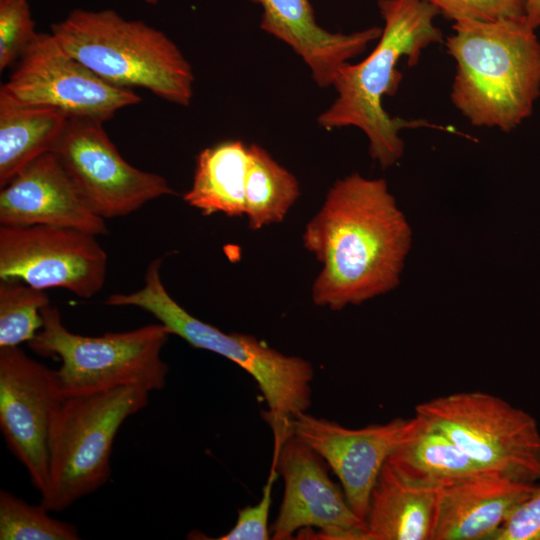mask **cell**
<instances>
[{
    "label": "cell",
    "mask_w": 540,
    "mask_h": 540,
    "mask_svg": "<svg viewBox=\"0 0 540 540\" xmlns=\"http://www.w3.org/2000/svg\"><path fill=\"white\" fill-rule=\"evenodd\" d=\"M302 240L322 265L313 302L341 310L399 284L412 234L386 181L353 173L332 185Z\"/></svg>",
    "instance_id": "obj_1"
},
{
    "label": "cell",
    "mask_w": 540,
    "mask_h": 540,
    "mask_svg": "<svg viewBox=\"0 0 540 540\" xmlns=\"http://www.w3.org/2000/svg\"><path fill=\"white\" fill-rule=\"evenodd\" d=\"M377 6L383 27L375 48L361 62L339 68L332 84L337 96L317 121L327 130L360 129L369 141L370 156L386 168L403 155L402 129L433 125L390 116L383 98L399 88V62L405 58L409 66L416 65L427 47L442 42L443 34L435 24L438 9L423 0H378Z\"/></svg>",
    "instance_id": "obj_2"
},
{
    "label": "cell",
    "mask_w": 540,
    "mask_h": 540,
    "mask_svg": "<svg viewBox=\"0 0 540 540\" xmlns=\"http://www.w3.org/2000/svg\"><path fill=\"white\" fill-rule=\"evenodd\" d=\"M446 38L455 74L450 99L473 126L510 132L540 96V41L524 17L455 21Z\"/></svg>",
    "instance_id": "obj_3"
},
{
    "label": "cell",
    "mask_w": 540,
    "mask_h": 540,
    "mask_svg": "<svg viewBox=\"0 0 540 540\" xmlns=\"http://www.w3.org/2000/svg\"><path fill=\"white\" fill-rule=\"evenodd\" d=\"M51 33L74 58L108 83L144 88L187 107L193 97L192 66L175 42L142 20L112 9H74Z\"/></svg>",
    "instance_id": "obj_4"
},
{
    "label": "cell",
    "mask_w": 540,
    "mask_h": 540,
    "mask_svg": "<svg viewBox=\"0 0 540 540\" xmlns=\"http://www.w3.org/2000/svg\"><path fill=\"white\" fill-rule=\"evenodd\" d=\"M160 267L161 259L152 260L141 289L112 294L105 304L140 308L154 316L171 335L195 348L221 355L247 371L269 407L265 417L270 425L308 410L314 371L307 360L285 355L252 335L225 333L196 318L170 296L161 280Z\"/></svg>",
    "instance_id": "obj_5"
},
{
    "label": "cell",
    "mask_w": 540,
    "mask_h": 540,
    "mask_svg": "<svg viewBox=\"0 0 540 540\" xmlns=\"http://www.w3.org/2000/svg\"><path fill=\"white\" fill-rule=\"evenodd\" d=\"M42 327L28 346L58 358V384L64 397L94 394L122 386L149 392L165 387L169 367L161 351L171 333L161 323L126 332L86 336L71 332L50 303L41 309Z\"/></svg>",
    "instance_id": "obj_6"
},
{
    "label": "cell",
    "mask_w": 540,
    "mask_h": 540,
    "mask_svg": "<svg viewBox=\"0 0 540 540\" xmlns=\"http://www.w3.org/2000/svg\"><path fill=\"white\" fill-rule=\"evenodd\" d=\"M150 392L122 386L65 397L49 436V473L41 504L61 512L101 488L111 475V453L120 427L148 404Z\"/></svg>",
    "instance_id": "obj_7"
},
{
    "label": "cell",
    "mask_w": 540,
    "mask_h": 540,
    "mask_svg": "<svg viewBox=\"0 0 540 540\" xmlns=\"http://www.w3.org/2000/svg\"><path fill=\"white\" fill-rule=\"evenodd\" d=\"M415 414L485 471L526 484L540 480V429L525 410L487 392L465 391L422 402Z\"/></svg>",
    "instance_id": "obj_8"
},
{
    "label": "cell",
    "mask_w": 540,
    "mask_h": 540,
    "mask_svg": "<svg viewBox=\"0 0 540 540\" xmlns=\"http://www.w3.org/2000/svg\"><path fill=\"white\" fill-rule=\"evenodd\" d=\"M50 152L85 205L103 219L129 215L154 199L175 194L163 176L128 163L103 122L68 118Z\"/></svg>",
    "instance_id": "obj_9"
},
{
    "label": "cell",
    "mask_w": 540,
    "mask_h": 540,
    "mask_svg": "<svg viewBox=\"0 0 540 540\" xmlns=\"http://www.w3.org/2000/svg\"><path fill=\"white\" fill-rule=\"evenodd\" d=\"M1 87L23 103L103 123L142 101L131 89L99 77L69 54L51 32L37 34Z\"/></svg>",
    "instance_id": "obj_10"
},
{
    "label": "cell",
    "mask_w": 540,
    "mask_h": 540,
    "mask_svg": "<svg viewBox=\"0 0 540 540\" xmlns=\"http://www.w3.org/2000/svg\"><path fill=\"white\" fill-rule=\"evenodd\" d=\"M272 427L276 444L273 465L285 488L271 538L293 539L295 532L314 527L320 530L313 533L316 539L365 540L366 521L332 482L324 459L292 434L286 422Z\"/></svg>",
    "instance_id": "obj_11"
},
{
    "label": "cell",
    "mask_w": 540,
    "mask_h": 540,
    "mask_svg": "<svg viewBox=\"0 0 540 540\" xmlns=\"http://www.w3.org/2000/svg\"><path fill=\"white\" fill-rule=\"evenodd\" d=\"M107 253L96 235L45 225L0 227V280L90 298L103 287Z\"/></svg>",
    "instance_id": "obj_12"
},
{
    "label": "cell",
    "mask_w": 540,
    "mask_h": 540,
    "mask_svg": "<svg viewBox=\"0 0 540 540\" xmlns=\"http://www.w3.org/2000/svg\"><path fill=\"white\" fill-rule=\"evenodd\" d=\"M64 399L56 370L19 346L0 348V429L39 493L47 485L50 430Z\"/></svg>",
    "instance_id": "obj_13"
},
{
    "label": "cell",
    "mask_w": 540,
    "mask_h": 540,
    "mask_svg": "<svg viewBox=\"0 0 540 540\" xmlns=\"http://www.w3.org/2000/svg\"><path fill=\"white\" fill-rule=\"evenodd\" d=\"M290 432L304 441L331 467L342 484L351 509L366 519L370 497L384 464L393 451L417 428L420 417L394 418L359 429L306 412L285 420Z\"/></svg>",
    "instance_id": "obj_14"
},
{
    "label": "cell",
    "mask_w": 540,
    "mask_h": 540,
    "mask_svg": "<svg viewBox=\"0 0 540 540\" xmlns=\"http://www.w3.org/2000/svg\"><path fill=\"white\" fill-rule=\"evenodd\" d=\"M0 224L64 227L96 236L108 233L105 219L85 205L51 152L36 158L1 187Z\"/></svg>",
    "instance_id": "obj_15"
},
{
    "label": "cell",
    "mask_w": 540,
    "mask_h": 540,
    "mask_svg": "<svg viewBox=\"0 0 540 540\" xmlns=\"http://www.w3.org/2000/svg\"><path fill=\"white\" fill-rule=\"evenodd\" d=\"M261 8L260 28L302 58L320 87L332 86L339 68L378 40L382 27L332 33L315 18L310 0H250Z\"/></svg>",
    "instance_id": "obj_16"
},
{
    "label": "cell",
    "mask_w": 540,
    "mask_h": 540,
    "mask_svg": "<svg viewBox=\"0 0 540 540\" xmlns=\"http://www.w3.org/2000/svg\"><path fill=\"white\" fill-rule=\"evenodd\" d=\"M536 487L485 472L439 489L432 540H493Z\"/></svg>",
    "instance_id": "obj_17"
},
{
    "label": "cell",
    "mask_w": 540,
    "mask_h": 540,
    "mask_svg": "<svg viewBox=\"0 0 540 540\" xmlns=\"http://www.w3.org/2000/svg\"><path fill=\"white\" fill-rule=\"evenodd\" d=\"M438 490L413 485L386 462L373 487L365 540H432Z\"/></svg>",
    "instance_id": "obj_18"
},
{
    "label": "cell",
    "mask_w": 540,
    "mask_h": 540,
    "mask_svg": "<svg viewBox=\"0 0 540 540\" xmlns=\"http://www.w3.org/2000/svg\"><path fill=\"white\" fill-rule=\"evenodd\" d=\"M387 463L403 480L437 490L489 472L422 417Z\"/></svg>",
    "instance_id": "obj_19"
},
{
    "label": "cell",
    "mask_w": 540,
    "mask_h": 540,
    "mask_svg": "<svg viewBox=\"0 0 540 540\" xmlns=\"http://www.w3.org/2000/svg\"><path fill=\"white\" fill-rule=\"evenodd\" d=\"M68 117L61 111L23 103L0 88V186L51 151Z\"/></svg>",
    "instance_id": "obj_20"
},
{
    "label": "cell",
    "mask_w": 540,
    "mask_h": 540,
    "mask_svg": "<svg viewBox=\"0 0 540 540\" xmlns=\"http://www.w3.org/2000/svg\"><path fill=\"white\" fill-rule=\"evenodd\" d=\"M248 146L225 140L201 150L196 158L190 189L183 200L203 215H245Z\"/></svg>",
    "instance_id": "obj_21"
},
{
    "label": "cell",
    "mask_w": 540,
    "mask_h": 540,
    "mask_svg": "<svg viewBox=\"0 0 540 540\" xmlns=\"http://www.w3.org/2000/svg\"><path fill=\"white\" fill-rule=\"evenodd\" d=\"M299 196L296 177L263 147L248 145L245 215L249 227L259 230L282 222Z\"/></svg>",
    "instance_id": "obj_22"
},
{
    "label": "cell",
    "mask_w": 540,
    "mask_h": 540,
    "mask_svg": "<svg viewBox=\"0 0 540 540\" xmlns=\"http://www.w3.org/2000/svg\"><path fill=\"white\" fill-rule=\"evenodd\" d=\"M44 290L18 280H0V348L30 342L42 327Z\"/></svg>",
    "instance_id": "obj_23"
},
{
    "label": "cell",
    "mask_w": 540,
    "mask_h": 540,
    "mask_svg": "<svg viewBox=\"0 0 540 540\" xmlns=\"http://www.w3.org/2000/svg\"><path fill=\"white\" fill-rule=\"evenodd\" d=\"M41 503L34 505L0 490L1 540H78L75 525L55 519Z\"/></svg>",
    "instance_id": "obj_24"
},
{
    "label": "cell",
    "mask_w": 540,
    "mask_h": 540,
    "mask_svg": "<svg viewBox=\"0 0 540 540\" xmlns=\"http://www.w3.org/2000/svg\"><path fill=\"white\" fill-rule=\"evenodd\" d=\"M28 0H0V71L24 54L37 36Z\"/></svg>",
    "instance_id": "obj_25"
},
{
    "label": "cell",
    "mask_w": 540,
    "mask_h": 540,
    "mask_svg": "<svg viewBox=\"0 0 540 540\" xmlns=\"http://www.w3.org/2000/svg\"><path fill=\"white\" fill-rule=\"evenodd\" d=\"M453 22L524 17V0H423Z\"/></svg>",
    "instance_id": "obj_26"
},
{
    "label": "cell",
    "mask_w": 540,
    "mask_h": 540,
    "mask_svg": "<svg viewBox=\"0 0 540 540\" xmlns=\"http://www.w3.org/2000/svg\"><path fill=\"white\" fill-rule=\"evenodd\" d=\"M274 465L271 467L269 479L263 489L260 502L254 506H246L239 510L236 524L217 540H268V516L272 500V484L277 476Z\"/></svg>",
    "instance_id": "obj_27"
},
{
    "label": "cell",
    "mask_w": 540,
    "mask_h": 540,
    "mask_svg": "<svg viewBox=\"0 0 540 540\" xmlns=\"http://www.w3.org/2000/svg\"><path fill=\"white\" fill-rule=\"evenodd\" d=\"M493 540H540V486L517 506Z\"/></svg>",
    "instance_id": "obj_28"
},
{
    "label": "cell",
    "mask_w": 540,
    "mask_h": 540,
    "mask_svg": "<svg viewBox=\"0 0 540 540\" xmlns=\"http://www.w3.org/2000/svg\"><path fill=\"white\" fill-rule=\"evenodd\" d=\"M524 18L535 30L540 27V0H524Z\"/></svg>",
    "instance_id": "obj_29"
},
{
    "label": "cell",
    "mask_w": 540,
    "mask_h": 540,
    "mask_svg": "<svg viewBox=\"0 0 540 540\" xmlns=\"http://www.w3.org/2000/svg\"><path fill=\"white\" fill-rule=\"evenodd\" d=\"M146 4L157 5L159 0H143Z\"/></svg>",
    "instance_id": "obj_30"
}]
</instances>
